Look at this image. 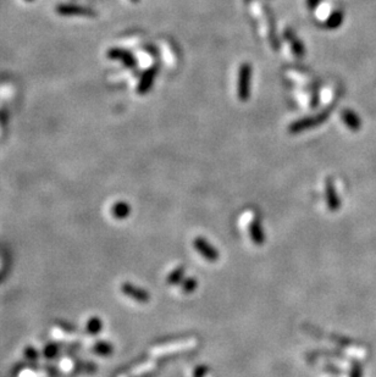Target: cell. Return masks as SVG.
Masks as SVG:
<instances>
[{"label": "cell", "instance_id": "cell-1", "mask_svg": "<svg viewBox=\"0 0 376 377\" xmlns=\"http://www.w3.org/2000/svg\"><path fill=\"white\" fill-rule=\"evenodd\" d=\"M252 76H253L252 65L248 64V62L242 64L238 71L237 81V94L239 100H242V102H247L251 97Z\"/></svg>", "mask_w": 376, "mask_h": 377}, {"label": "cell", "instance_id": "cell-2", "mask_svg": "<svg viewBox=\"0 0 376 377\" xmlns=\"http://www.w3.org/2000/svg\"><path fill=\"white\" fill-rule=\"evenodd\" d=\"M328 118V111H322L320 114L314 115V116H308V117H303L298 121H294L293 123L290 126V132L291 133H301V132L312 130V128L317 127V126L322 125L324 121Z\"/></svg>", "mask_w": 376, "mask_h": 377}, {"label": "cell", "instance_id": "cell-3", "mask_svg": "<svg viewBox=\"0 0 376 377\" xmlns=\"http://www.w3.org/2000/svg\"><path fill=\"white\" fill-rule=\"evenodd\" d=\"M193 247L208 262L215 263L220 258V254L216 250V248L213 246L204 237H196L193 241Z\"/></svg>", "mask_w": 376, "mask_h": 377}, {"label": "cell", "instance_id": "cell-4", "mask_svg": "<svg viewBox=\"0 0 376 377\" xmlns=\"http://www.w3.org/2000/svg\"><path fill=\"white\" fill-rule=\"evenodd\" d=\"M121 292L126 297L131 298V299H133L137 303H141V304H147L151 299V295L146 289L130 283V282H125V283L121 284Z\"/></svg>", "mask_w": 376, "mask_h": 377}, {"label": "cell", "instance_id": "cell-5", "mask_svg": "<svg viewBox=\"0 0 376 377\" xmlns=\"http://www.w3.org/2000/svg\"><path fill=\"white\" fill-rule=\"evenodd\" d=\"M249 237L256 246H263L265 243L264 228L259 217H254L249 223Z\"/></svg>", "mask_w": 376, "mask_h": 377}, {"label": "cell", "instance_id": "cell-6", "mask_svg": "<svg viewBox=\"0 0 376 377\" xmlns=\"http://www.w3.org/2000/svg\"><path fill=\"white\" fill-rule=\"evenodd\" d=\"M341 118L344 125L351 131H359L362 128V120L356 111L351 109H344L341 112Z\"/></svg>", "mask_w": 376, "mask_h": 377}, {"label": "cell", "instance_id": "cell-7", "mask_svg": "<svg viewBox=\"0 0 376 377\" xmlns=\"http://www.w3.org/2000/svg\"><path fill=\"white\" fill-rule=\"evenodd\" d=\"M325 192H326V202H327L328 209L335 212L340 208V199H338L337 192H336L335 186H333V182L331 181V178L326 180L325 184Z\"/></svg>", "mask_w": 376, "mask_h": 377}, {"label": "cell", "instance_id": "cell-8", "mask_svg": "<svg viewBox=\"0 0 376 377\" xmlns=\"http://www.w3.org/2000/svg\"><path fill=\"white\" fill-rule=\"evenodd\" d=\"M157 75H158L157 66L151 67L146 73H144L143 77H142L141 83H139V92H141V93H147V92L152 88L155 78H157Z\"/></svg>", "mask_w": 376, "mask_h": 377}, {"label": "cell", "instance_id": "cell-9", "mask_svg": "<svg viewBox=\"0 0 376 377\" xmlns=\"http://www.w3.org/2000/svg\"><path fill=\"white\" fill-rule=\"evenodd\" d=\"M343 20H344L343 11H342V10H336V11H333L332 14L327 17V20L325 21L324 26L325 28H327V30H336V28H338L342 23H343Z\"/></svg>", "mask_w": 376, "mask_h": 377}, {"label": "cell", "instance_id": "cell-10", "mask_svg": "<svg viewBox=\"0 0 376 377\" xmlns=\"http://www.w3.org/2000/svg\"><path fill=\"white\" fill-rule=\"evenodd\" d=\"M111 214L117 220H123V218L128 217L131 214V207L126 202H117L111 208Z\"/></svg>", "mask_w": 376, "mask_h": 377}, {"label": "cell", "instance_id": "cell-11", "mask_svg": "<svg viewBox=\"0 0 376 377\" xmlns=\"http://www.w3.org/2000/svg\"><path fill=\"white\" fill-rule=\"evenodd\" d=\"M286 38H287L288 41L291 42L292 50H293L294 54H296L297 56H303L304 53H306V50H304V47H303V43H302V42L299 41V39L297 38V37L294 36V34L292 33L291 31H286Z\"/></svg>", "mask_w": 376, "mask_h": 377}, {"label": "cell", "instance_id": "cell-12", "mask_svg": "<svg viewBox=\"0 0 376 377\" xmlns=\"http://www.w3.org/2000/svg\"><path fill=\"white\" fill-rule=\"evenodd\" d=\"M183 279H185V268L183 266H178V268L173 269L167 275L166 282L169 284L175 286V284H180Z\"/></svg>", "mask_w": 376, "mask_h": 377}, {"label": "cell", "instance_id": "cell-13", "mask_svg": "<svg viewBox=\"0 0 376 377\" xmlns=\"http://www.w3.org/2000/svg\"><path fill=\"white\" fill-rule=\"evenodd\" d=\"M112 54H114V57H117V59L122 60L127 67H135L136 61L131 54L123 52V50H114V52H112Z\"/></svg>", "mask_w": 376, "mask_h": 377}, {"label": "cell", "instance_id": "cell-14", "mask_svg": "<svg viewBox=\"0 0 376 377\" xmlns=\"http://www.w3.org/2000/svg\"><path fill=\"white\" fill-rule=\"evenodd\" d=\"M198 287V281L197 278L194 277H188L185 278L182 282H181V288H182V292L186 294L193 293L196 291V288Z\"/></svg>", "mask_w": 376, "mask_h": 377}, {"label": "cell", "instance_id": "cell-15", "mask_svg": "<svg viewBox=\"0 0 376 377\" xmlns=\"http://www.w3.org/2000/svg\"><path fill=\"white\" fill-rule=\"evenodd\" d=\"M103 328V323L101 319L98 318H92L89 319L88 323H87V331L92 334H97L102 331Z\"/></svg>", "mask_w": 376, "mask_h": 377}, {"label": "cell", "instance_id": "cell-16", "mask_svg": "<svg viewBox=\"0 0 376 377\" xmlns=\"http://www.w3.org/2000/svg\"><path fill=\"white\" fill-rule=\"evenodd\" d=\"M93 352L97 353L98 355H109L112 353V345L110 343H107V342H99L94 345Z\"/></svg>", "mask_w": 376, "mask_h": 377}, {"label": "cell", "instance_id": "cell-17", "mask_svg": "<svg viewBox=\"0 0 376 377\" xmlns=\"http://www.w3.org/2000/svg\"><path fill=\"white\" fill-rule=\"evenodd\" d=\"M208 373H209V368L207 365H199L194 370L193 377H204Z\"/></svg>", "mask_w": 376, "mask_h": 377}, {"label": "cell", "instance_id": "cell-18", "mask_svg": "<svg viewBox=\"0 0 376 377\" xmlns=\"http://www.w3.org/2000/svg\"><path fill=\"white\" fill-rule=\"evenodd\" d=\"M320 1L322 0H307V5L310 10H314L320 4Z\"/></svg>", "mask_w": 376, "mask_h": 377}, {"label": "cell", "instance_id": "cell-19", "mask_svg": "<svg viewBox=\"0 0 376 377\" xmlns=\"http://www.w3.org/2000/svg\"><path fill=\"white\" fill-rule=\"evenodd\" d=\"M354 369H356V368H354ZM352 377H360V375H359V370H358V368H357L356 370H353V374H352Z\"/></svg>", "mask_w": 376, "mask_h": 377}]
</instances>
